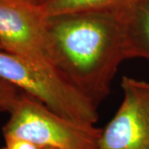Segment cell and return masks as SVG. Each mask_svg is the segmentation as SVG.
I'll return each mask as SVG.
<instances>
[{"instance_id": "6da1fadb", "label": "cell", "mask_w": 149, "mask_h": 149, "mask_svg": "<svg viewBox=\"0 0 149 149\" xmlns=\"http://www.w3.org/2000/svg\"><path fill=\"white\" fill-rule=\"evenodd\" d=\"M123 14L100 12L47 16L54 68L97 106L109 95L118 66L128 59Z\"/></svg>"}, {"instance_id": "7a4b0ae2", "label": "cell", "mask_w": 149, "mask_h": 149, "mask_svg": "<svg viewBox=\"0 0 149 149\" xmlns=\"http://www.w3.org/2000/svg\"><path fill=\"white\" fill-rule=\"evenodd\" d=\"M0 79L72 121L95 125L99 119L98 106L55 70L30 64L0 50Z\"/></svg>"}, {"instance_id": "3957f363", "label": "cell", "mask_w": 149, "mask_h": 149, "mask_svg": "<svg viewBox=\"0 0 149 149\" xmlns=\"http://www.w3.org/2000/svg\"><path fill=\"white\" fill-rule=\"evenodd\" d=\"M3 127L4 138L52 149H98L102 128L74 122L57 114L22 92Z\"/></svg>"}, {"instance_id": "277c9868", "label": "cell", "mask_w": 149, "mask_h": 149, "mask_svg": "<svg viewBox=\"0 0 149 149\" xmlns=\"http://www.w3.org/2000/svg\"><path fill=\"white\" fill-rule=\"evenodd\" d=\"M47 18L42 7L32 0H0L3 50L30 64L55 70L49 51Z\"/></svg>"}, {"instance_id": "5b68a950", "label": "cell", "mask_w": 149, "mask_h": 149, "mask_svg": "<svg viewBox=\"0 0 149 149\" xmlns=\"http://www.w3.org/2000/svg\"><path fill=\"white\" fill-rule=\"evenodd\" d=\"M123 101L102 128L98 149H149V81L123 76Z\"/></svg>"}, {"instance_id": "8992f818", "label": "cell", "mask_w": 149, "mask_h": 149, "mask_svg": "<svg viewBox=\"0 0 149 149\" xmlns=\"http://www.w3.org/2000/svg\"><path fill=\"white\" fill-rule=\"evenodd\" d=\"M128 58L149 61V0H140L123 14Z\"/></svg>"}, {"instance_id": "52a82bcc", "label": "cell", "mask_w": 149, "mask_h": 149, "mask_svg": "<svg viewBox=\"0 0 149 149\" xmlns=\"http://www.w3.org/2000/svg\"><path fill=\"white\" fill-rule=\"evenodd\" d=\"M140 0H48L42 4L48 17L84 13H125Z\"/></svg>"}, {"instance_id": "ba28073f", "label": "cell", "mask_w": 149, "mask_h": 149, "mask_svg": "<svg viewBox=\"0 0 149 149\" xmlns=\"http://www.w3.org/2000/svg\"><path fill=\"white\" fill-rule=\"evenodd\" d=\"M22 91L16 86L0 79V109L10 113L19 100Z\"/></svg>"}, {"instance_id": "9c48e42d", "label": "cell", "mask_w": 149, "mask_h": 149, "mask_svg": "<svg viewBox=\"0 0 149 149\" xmlns=\"http://www.w3.org/2000/svg\"><path fill=\"white\" fill-rule=\"evenodd\" d=\"M5 145L1 149H52L40 148L29 142L13 138H4Z\"/></svg>"}, {"instance_id": "30bf717a", "label": "cell", "mask_w": 149, "mask_h": 149, "mask_svg": "<svg viewBox=\"0 0 149 149\" xmlns=\"http://www.w3.org/2000/svg\"><path fill=\"white\" fill-rule=\"evenodd\" d=\"M32 1H33L34 3H37V4H39V5H42L44 3H46L47 1H48V0H32Z\"/></svg>"}, {"instance_id": "8fae6325", "label": "cell", "mask_w": 149, "mask_h": 149, "mask_svg": "<svg viewBox=\"0 0 149 149\" xmlns=\"http://www.w3.org/2000/svg\"><path fill=\"white\" fill-rule=\"evenodd\" d=\"M0 50H3V47H2V45L0 44Z\"/></svg>"}, {"instance_id": "7c38bea8", "label": "cell", "mask_w": 149, "mask_h": 149, "mask_svg": "<svg viewBox=\"0 0 149 149\" xmlns=\"http://www.w3.org/2000/svg\"><path fill=\"white\" fill-rule=\"evenodd\" d=\"M0 112H2V110H1V109H0Z\"/></svg>"}]
</instances>
